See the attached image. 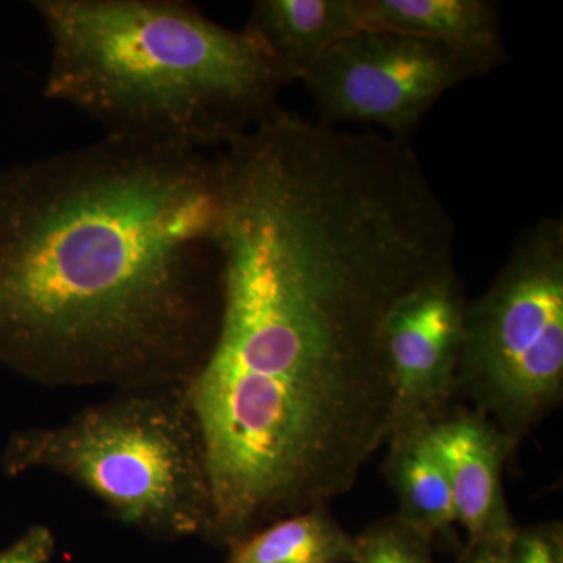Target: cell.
Returning a JSON list of instances; mask_svg holds the SVG:
<instances>
[{
    "label": "cell",
    "instance_id": "5b68a950",
    "mask_svg": "<svg viewBox=\"0 0 563 563\" xmlns=\"http://www.w3.org/2000/svg\"><path fill=\"white\" fill-rule=\"evenodd\" d=\"M520 443L563 395V222L518 235L488 290L466 303L455 396Z\"/></svg>",
    "mask_w": 563,
    "mask_h": 563
},
{
    "label": "cell",
    "instance_id": "ba28073f",
    "mask_svg": "<svg viewBox=\"0 0 563 563\" xmlns=\"http://www.w3.org/2000/svg\"><path fill=\"white\" fill-rule=\"evenodd\" d=\"M431 435L442 457L457 525L468 547L509 542L517 528L504 493V466L517 442L473 407L450 406L431 420Z\"/></svg>",
    "mask_w": 563,
    "mask_h": 563
},
{
    "label": "cell",
    "instance_id": "7a4b0ae2",
    "mask_svg": "<svg viewBox=\"0 0 563 563\" xmlns=\"http://www.w3.org/2000/svg\"><path fill=\"white\" fill-rule=\"evenodd\" d=\"M222 210L217 152L103 136L0 168V365L187 384L217 333Z\"/></svg>",
    "mask_w": 563,
    "mask_h": 563
},
{
    "label": "cell",
    "instance_id": "3957f363",
    "mask_svg": "<svg viewBox=\"0 0 563 563\" xmlns=\"http://www.w3.org/2000/svg\"><path fill=\"white\" fill-rule=\"evenodd\" d=\"M43 96L106 136L217 152L279 113L285 87L250 33L181 0H35Z\"/></svg>",
    "mask_w": 563,
    "mask_h": 563
},
{
    "label": "cell",
    "instance_id": "8992f818",
    "mask_svg": "<svg viewBox=\"0 0 563 563\" xmlns=\"http://www.w3.org/2000/svg\"><path fill=\"white\" fill-rule=\"evenodd\" d=\"M490 70L443 44L358 29L333 44L302 84L320 124L376 125L407 143L448 91Z\"/></svg>",
    "mask_w": 563,
    "mask_h": 563
},
{
    "label": "cell",
    "instance_id": "30bf717a",
    "mask_svg": "<svg viewBox=\"0 0 563 563\" xmlns=\"http://www.w3.org/2000/svg\"><path fill=\"white\" fill-rule=\"evenodd\" d=\"M244 31L261 44L287 87L302 81L314 63L358 25L354 0H257Z\"/></svg>",
    "mask_w": 563,
    "mask_h": 563
},
{
    "label": "cell",
    "instance_id": "277c9868",
    "mask_svg": "<svg viewBox=\"0 0 563 563\" xmlns=\"http://www.w3.org/2000/svg\"><path fill=\"white\" fill-rule=\"evenodd\" d=\"M0 462L10 477H65L154 539L203 537L209 526L206 453L185 385L133 388L65 424L13 433Z\"/></svg>",
    "mask_w": 563,
    "mask_h": 563
},
{
    "label": "cell",
    "instance_id": "5bb4252c",
    "mask_svg": "<svg viewBox=\"0 0 563 563\" xmlns=\"http://www.w3.org/2000/svg\"><path fill=\"white\" fill-rule=\"evenodd\" d=\"M506 563H563L562 523L517 526L507 543Z\"/></svg>",
    "mask_w": 563,
    "mask_h": 563
},
{
    "label": "cell",
    "instance_id": "8fae6325",
    "mask_svg": "<svg viewBox=\"0 0 563 563\" xmlns=\"http://www.w3.org/2000/svg\"><path fill=\"white\" fill-rule=\"evenodd\" d=\"M384 472L398 499L399 518L429 542L453 537V492L431 435V420L393 429Z\"/></svg>",
    "mask_w": 563,
    "mask_h": 563
},
{
    "label": "cell",
    "instance_id": "52a82bcc",
    "mask_svg": "<svg viewBox=\"0 0 563 563\" xmlns=\"http://www.w3.org/2000/svg\"><path fill=\"white\" fill-rule=\"evenodd\" d=\"M466 303L451 269L418 285L393 306L385 329L395 398L390 432L432 420L450 406L457 385Z\"/></svg>",
    "mask_w": 563,
    "mask_h": 563
},
{
    "label": "cell",
    "instance_id": "9a60e30c",
    "mask_svg": "<svg viewBox=\"0 0 563 563\" xmlns=\"http://www.w3.org/2000/svg\"><path fill=\"white\" fill-rule=\"evenodd\" d=\"M55 536L46 526H32L16 542L0 550V563H51L55 555Z\"/></svg>",
    "mask_w": 563,
    "mask_h": 563
},
{
    "label": "cell",
    "instance_id": "7c38bea8",
    "mask_svg": "<svg viewBox=\"0 0 563 563\" xmlns=\"http://www.w3.org/2000/svg\"><path fill=\"white\" fill-rule=\"evenodd\" d=\"M354 537L314 507L280 518L229 548L228 563H352Z\"/></svg>",
    "mask_w": 563,
    "mask_h": 563
},
{
    "label": "cell",
    "instance_id": "2e32d148",
    "mask_svg": "<svg viewBox=\"0 0 563 563\" xmlns=\"http://www.w3.org/2000/svg\"><path fill=\"white\" fill-rule=\"evenodd\" d=\"M507 543H484L465 551V563H506Z\"/></svg>",
    "mask_w": 563,
    "mask_h": 563
},
{
    "label": "cell",
    "instance_id": "6da1fadb",
    "mask_svg": "<svg viewBox=\"0 0 563 563\" xmlns=\"http://www.w3.org/2000/svg\"><path fill=\"white\" fill-rule=\"evenodd\" d=\"M217 333L185 384L210 485L203 539L231 548L357 484L393 420L388 314L454 269V224L406 154L276 125L220 157Z\"/></svg>",
    "mask_w": 563,
    "mask_h": 563
},
{
    "label": "cell",
    "instance_id": "9c48e42d",
    "mask_svg": "<svg viewBox=\"0 0 563 563\" xmlns=\"http://www.w3.org/2000/svg\"><path fill=\"white\" fill-rule=\"evenodd\" d=\"M498 11L488 0H354L358 29L443 44L490 69L506 60Z\"/></svg>",
    "mask_w": 563,
    "mask_h": 563
},
{
    "label": "cell",
    "instance_id": "4fadbf2b",
    "mask_svg": "<svg viewBox=\"0 0 563 563\" xmlns=\"http://www.w3.org/2000/svg\"><path fill=\"white\" fill-rule=\"evenodd\" d=\"M432 544L398 515H391L354 537L352 563H435Z\"/></svg>",
    "mask_w": 563,
    "mask_h": 563
}]
</instances>
